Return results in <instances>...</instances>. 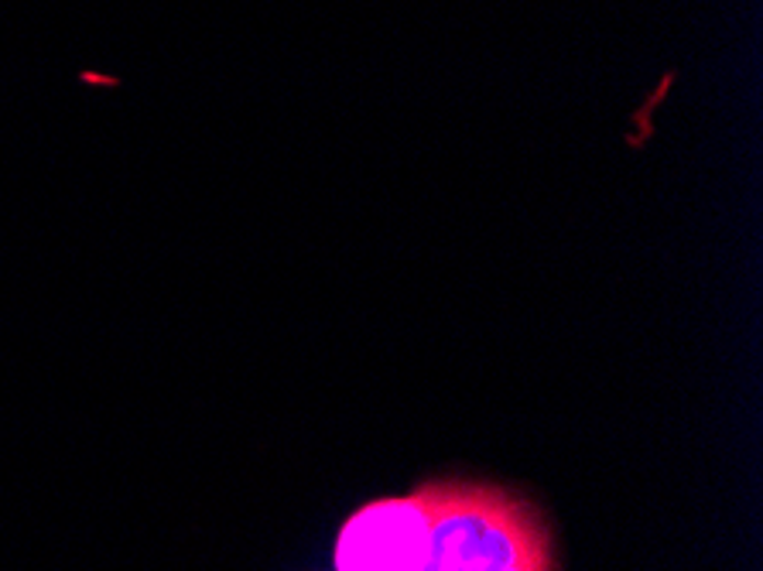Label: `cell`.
<instances>
[{"mask_svg":"<svg viewBox=\"0 0 763 571\" xmlns=\"http://www.w3.org/2000/svg\"><path fill=\"white\" fill-rule=\"evenodd\" d=\"M422 571H554V537L541 510L510 486L435 479Z\"/></svg>","mask_w":763,"mask_h":571,"instance_id":"obj_1","label":"cell"},{"mask_svg":"<svg viewBox=\"0 0 763 571\" xmlns=\"http://www.w3.org/2000/svg\"><path fill=\"white\" fill-rule=\"evenodd\" d=\"M435 483L360 506L339 530L336 571H422L431 545Z\"/></svg>","mask_w":763,"mask_h":571,"instance_id":"obj_2","label":"cell"}]
</instances>
